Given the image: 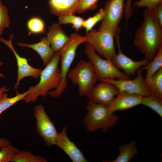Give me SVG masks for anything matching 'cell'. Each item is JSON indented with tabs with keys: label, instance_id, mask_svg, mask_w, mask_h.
Segmentation results:
<instances>
[{
	"label": "cell",
	"instance_id": "6da1fadb",
	"mask_svg": "<svg viewBox=\"0 0 162 162\" xmlns=\"http://www.w3.org/2000/svg\"><path fill=\"white\" fill-rule=\"evenodd\" d=\"M143 15V20L136 32L133 43L151 61L162 47V28L151 10L145 9Z\"/></svg>",
	"mask_w": 162,
	"mask_h": 162
},
{
	"label": "cell",
	"instance_id": "7a4b0ae2",
	"mask_svg": "<svg viewBox=\"0 0 162 162\" xmlns=\"http://www.w3.org/2000/svg\"><path fill=\"white\" fill-rule=\"evenodd\" d=\"M60 59V52H55L51 61L42 69L39 83L33 86L31 91L23 99L25 103L35 102L40 95L46 98L50 90L59 87L62 82L61 72L58 66Z\"/></svg>",
	"mask_w": 162,
	"mask_h": 162
},
{
	"label": "cell",
	"instance_id": "3957f363",
	"mask_svg": "<svg viewBox=\"0 0 162 162\" xmlns=\"http://www.w3.org/2000/svg\"><path fill=\"white\" fill-rule=\"evenodd\" d=\"M86 109L88 112L84 123L89 132L101 129L105 133L109 128L114 127L118 121V117L109 106L88 100Z\"/></svg>",
	"mask_w": 162,
	"mask_h": 162
},
{
	"label": "cell",
	"instance_id": "277c9868",
	"mask_svg": "<svg viewBox=\"0 0 162 162\" xmlns=\"http://www.w3.org/2000/svg\"><path fill=\"white\" fill-rule=\"evenodd\" d=\"M69 37L70 40L59 51L62 82L57 88L49 92L48 95L53 98L58 97L65 91L68 85L67 75L74 59L77 49L80 44L86 42L85 36L72 33Z\"/></svg>",
	"mask_w": 162,
	"mask_h": 162
},
{
	"label": "cell",
	"instance_id": "5b68a950",
	"mask_svg": "<svg viewBox=\"0 0 162 162\" xmlns=\"http://www.w3.org/2000/svg\"><path fill=\"white\" fill-rule=\"evenodd\" d=\"M86 54L92 63L94 72L100 80L103 79H130V76L121 71L113 64L112 60L104 59L96 54L94 48L87 43L85 46Z\"/></svg>",
	"mask_w": 162,
	"mask_h": 162
},
{
	"label": "cell",
	"instance_id": "8992f818",
	"mask_svg": "<svg viewBox=\"0 0 162 162\" xmlns=\"http://www.w3.org/2000/svg\"><path fill=\"white\" fill-rule=\"evenodd\" d=\"M67 79L78 86V93L81 96L86 95L99 80L95 75L90 61L80 60L76 66L69 72Z\"/></svg>",
	"mask_w": 162,
	"mask_h": 162
},
{
	"label": "cell",
	"instance_id": "52a82bcc",
	"mask_svg": "<svg viewBox=\"0 0 162 162\" xmlns=\"http://www.w3.org/2000/svg\"><path fill=\"white\" fill-rule=\"evenodd\" d=\"M86 42L100 56L112 60L116 55L114 35L105 31L92 29L86 32Z\"/></svg>",
	"mask_w": 162,
	"mask_h": 162
},
{
	"label": "cell",
	"instance_id": "ba28073f",
	"mask_svg": "<svg viewBox=\"0 0 162 162\" xmlns=\"http://www.w3.org/2000/svg\"><path fill=\"white\" fill-rule=\"evenodd\" d=\"M124 0H108L103 9L104 17L98 30L108 32L114 36L124 12Z\"/></svg>",
	"mask_w": 162,
	"mask_h": 162
},
{
	"label": "cell",
	"instance_id": "9c48e42d",
	"mask_svg": "<svg viewBox=\"0 0 162 162\" xmlns=\"http://www.w3.org/2000/svg\"><path fill=\"white\" fill-rule=\"evenodd\" d=\"M34 116L36 119V131L43 139L45 145L48 146L55 145L58 132L42 104L35 106Z\"/></svg>",
	"mask_w": 162,
	"mask_h": 162
},
{
	"label": "cell",
	"instance_id": "30bf717a",
	"mask_svg": "<svg viewBox=\"0 0 162 162\" xmlns=\"http://www.w3.org/2000/svg\"><path fill=\"white\" fill-rule=\"evenodd\" d=\"M137 75L133 80L130 79H103L100 81L108 82L115 86L119 92L126 91L136 94L143 97L152 95L146 84L145 79L142 76V70L139 68L137 70Z\"/></svg>",
	"mask_w": 162,
	"mask_h": 162
},
{
	"label": "cell",
	"instance_id": "8fae6325",
	"mask_svg": "<svg viewBox=\"0 0 162 162\" xmlns=\"http://www.w3.org/2000/svg\"><path fill=\"white\" fill-rule=\"evenodd\" d=\"M86 94L88 100L95 103L109 106L118 93V88L108 82L100 81Z\"/></svg>",
	"mask_w": 162,
	"mask_h": 162
},
{
	"label": "cell",
	"instance_id": "7c38bea8",
	"mask_svg": "<svg viewBox=\"0 0 162 162\" xmlns=\"http://www.w3.org/2000/svg\"><path fill=\"white\" fill-rule=\"evenodd\" d=\"M121 28L119 27L115 36L118 49V52L112 59V61L115 66L118 70H123L129 76H135L136 71L142 66H145L150 61L145 58L142 61H134L124 55L122 52L120 44V35Z\"/></svg>",
	"mask_w": 162,
	"mask_h": 162
},
{
	"label": "cell",
	"instance_id": "4fadbf2b",
	"mask_svg": "<svg viewBox=\"0 0 162 162\" xmlns=\"http://www.w3.org/2000/svg\"><path fill=\"white\" fill-rule=\"evenodd\" d=\"M13 36V34L10 35L9 40L0 37V41L10 48L16 58L18 67L17 77L16 82L13 89H16L20 84V81L24 78L31 76L34 79H37L40 77L42 69L36 68L31 66L28 63L27 59L21 57L17 53L12 44Z\"/></svg>",
	"mask_w": 162,
	"mask_h": 162
},
{
	"label": "cell",
	"instance_id": "5bb4252c",
	"mask_svg": "<svg viewBox=\"0 0 162 162\" xmlns=\"http://www.w3.org/2000/svg\"><path fill=\"white\" fill-rule=\"evenodd\" d=\"M67 128L64 127L58 133L55 145L61 148L73 162H87L82 152L68 137Z\"/></svg>",
	"mask_w": 162,
	"mask_h": 162
},
{
	"label": "cell",
	"instance_id": "9a60e30c",
	"mask_svg": "<svg viewBox=\"0 0 162 162\" xmlns=\"http://www.w3.org/2000/svg\"><path fill=\"white\" fill-rule=\"evenodd\" d=\"M143 97L126 91L119 92L109 107L114 112L126 110L141 104Z\"/></svg>",
	"mask_w": 162,
	"mask_h": 162
},
{
	"label": "cell",
	"instance_id": "2e32d148",
	"mask_svg": "<svg viewBox=\"0 0 162 162\" xmlns=\"http://www.w3.org/2000/svg\"><path fill=\"white\" fill-rule=\"evenodd\" d=\"M61 25L58 23H55L50 26L46 37L55 52L59 51L70 39Z\"/></svg>",
	"mask_w": 162,
	"mask_h": 162
},
{
	"label": "cell",
	"instance_id": "e0dca14e",
	"mask_svg": "<svg viewBox=\"0 0 162 162\" xmlns=\"http://www.w3.org/2000/svg\"><path fill=\"white\" fill-rule=\"evenodd\" d=\"M81 0H48L50 13L58 17L75 14Z\"/></svg>",
	"mask_w": 162,
	"mask_h": 162
},
{
	"label": "cell",
	"instance_id": "ac0fdd59",
	"mask_svg": "<svg viewBox=\"0 0 162 162\" xmlns=\"http://www.w3.org/2000/svg\"><path fill=\"white\" fill-rule=\"evenodd\" d=\"M17 45L22 47H27L37 52L40 56L45 66L47 65L52 59L55 52L50 46V44L46 37L40 39L37 43L28 44L18 42Z\"/></svg>",
	"mask_w": 162,
	"mask_h": 162
},
{
	"label": "cell",
	"instance_id": "d6986e66",
	"mask_svg": "<svg viewBox=\"0 0 162 162\" xmlns=\"http://www.w3.org/2000/svg\"><path fill=\"white\" fill-rule=\"evenodd\" d=\"M120 152L117 157L112 162H129L138 153L136 142L131 141L128 143L119 146Z\"/></svg>",
	"mask_w": 162,
	"mask_h": 162
},
{
	"label": "cell",
	"instance_id": "ffe728a7",
	"mask_svg": "<svg viewBox=\"0 0 162 162\" xmlns=\"http://www.w3.org/2000/svg\"><path fill=\"white\" fill-rule=\"evenodd\" d=\"M145 80L151 94L162 98V68Z\"/></svg>",
	"mask_w": 162,
	"mask_h": 162
},
{
	"label": "cell",
	"instance_id": "44dd1931",
	"mask_svg": "<svg viewBox=\"0 0 162 162\" xmlns=\"http://www.w3.org/2000/svg\"><path fill=\"white\" fill-rule=\"evenodd\" d=\"M33 86H31L27 91L22 94L16 92V95L13 97H8V94L4 93L0 99V114L17 102L22 100L31 91Z\"/></svg>",
	"mask_w": 162,
	"mask_h": 162
},
{
	"label": "cell",
	"instance_id": "7402d4cb",
	"mask_svg": "<svg viewBox=\"0 0 162 162\" xmlns=\"http://www.w3.org/2000/svg\"><path fill=\"white\" fill-rule=\"evenodd\" d=\"M162 68V47H161L152 60L142 69L146 71V79L151 77L160 68Z\"/></svg>",
	"mask_w": 162,
	"mask_h": 162
},
{
	"label": "cell",
	"instance_id": "603a6c76",
	"mask_svg": "<svg viewBox=\"0 0 162 162\" xmlns=\"http://www.w3.org/2000/svg\"><path fill=\"white\" fill-rule=\"evenodd\" d=\"M46 159L31 152L19 150L14 155L11 162H46Z\"/></svg>",
	"mask_w": 162,
	"mask_h": 162
},
{
	"label": "cell",
	"instance_id": "cb8c5ba5",
	"mask_svg": "<svg viewBox=\"0 0 162 162\" xmlns=\"http://www.w3.org/2000/svg\"><path fill=\"white\" fill-rule=\"evenodd\" d=\"M141 104L147 106L162 117V98L152 95L147 97H143Z\"/></svg>",
	"mask_w": 162,
	"mask_h": 162
},
{
	"label": "cell",
	"instance_id": "d4e9b609",
	"mask_svg": "<svg viewBox=\"0 0 162 162\" xmlns=\"http://www.w3.org/2000/svg\"><path fill=\"white\" fill-rule=\"evenodd\" d=\"M58 23L62 24H71L72 27L77 32L82 27V24L85 20L80 16H77L75 14H69L63 15L58 17Z\"/></svg>",
	"mask_w": 162,
	"mask_h": 162
},
{
	"label": "cell",
	"instance_id": "484cf974",
	"mask_svg": "<svg viewBox=\"0 0 162 162\" xmlns=\"http://www.w3.org/2000/svg\"><path fill=\"white\" fill-rule=\"evenodd\" d=\"M27 26L30 34L46 33L45 23L40 18L34 17L28 21Z\"/></svg>",
	"mask_w": 162,
	"mask_h": 162
},
{
	"label": "cell",
	"instance_id": "4316f807",
	"mask_svg": "<svg viewBox=\"0 0 162 162\" xmlns=\"http://www.w3.org/2000/svg\"><path fill=\"white\" fill-rule=\"evenodd\" d=\"M19 150L11 144L0 148V162H11L14 154Z\"/></svg>",
	"mask_w": 162,
	"mask_h": 162
},
{
	"label": "cell",
	"instance_id": "83f0119b",
	"mask_svg": "<svg viewBox=\"0 0 162 162\" xmlns=\"http://www.w3.org/2000/svg\"><path fill=\"white\" fill-rule=\"evenodd\" d=\"M104 10L101 8L94 15L85 20L82 27L85 28L86 32L91 31L97 23L102 21L104 18Z\"/></svg>",
	"mask_w": 162,
	"mask_h": 162
},
{
	"label": "cell",
	"instance_id": "f1b7e54d",
	"mask_svg": "<svg viewBox=\"0 0 162 162\" xmlns=\"http://www.w3.org/2000/svg\"><path fill=\"white\" fill-rule=\"evenodd\" d=\"M10 23L8 9L0 0V37L5 28L10 27Z\"/></svg>",
	"mask_w": 162,
	"mask_h": 162
},
{
	"label": "cell",
	"instance_id": "f546056e",
	"mask_svg": "<svg viewBox=\"0 0 162 162\" xmlns=\"http://www.w3.org/2000/svg\"><path fill=\"white\" fill-rule=\"evenodd\" d=\"M98 0H81L76 13L82 14L88 10H94L97 8Z\"/></svg>",
	"mask_w": 162,
	"mask_h": 162
},
{
	"label": "cell",
	"instance_id": "4dcf8cb0",
	"mask_svg": "<svg viewBox=\"0 0 162 162\" xmlns=\"http://www.w3.org/2000/svg\"><path fill=\"white\" fill-rule=\"evenodd\" d=\"M162 3V0H139L134 3L133 6L136 8L146 7L151 10L158 4Z\"/></svg>",
	"mask_w": 162,
	"mask_h": 162
},
{
	"label": "cell",
	"instance_id": "1f68e13d",
	"mask_svg": "<svg viewBox=\"0 0 162 162\" xmlns=\"http://www.w3.org/2000/svg\"><path fill=\"white\" fill-rule=\"evenodd\" d=\"M151 10L158 23L162 28V3L157 5Z\"/></svg>",
	"mask_w": 162,
	"mask_h": 162
},
{
	"label": "cell",
	"instance_id": "d6a6232c",
	"mask_svg": "<svg viewBox=\"0 0 162 162\" xmlns=\"http://www.w3.org/2000/svg\"><path fill=\"white\" fill-rule=\"evenodd\" d=\"M133 0H127L124 4V13L126 21L127 22L132 15L133 9L131 6Z\"/></svg>",
	"mask_w": 162,
	"mask_h": 162
},
{
	"label": "cell",
	"instance_id": "836d02e7",
	"mask_svg": "<svg viewBox=\"0 0 162 162\" xmlns=\"http://www.w3.org/2000/svg\"><path fill=\"white\" fill-rule=\"evenodd\" d=\"M11 144L9 140L5 138H0V148L6 145Z\"/></svg>",
	"mask_w": 162,
	"mask_h": 162
},
{
	"label": "cell",
	"instance_id": "e575fe53",
	"mask_svg": "<svg viewBox=\"0 0 162 162\" xmlns=\"http://www.w3.org/2000/svg\"><path fill=\"white\" fill-rule=\"evenodd\" d=\"M8 89L5 86H3L0 88V99L3 96L6 92L8 91Z\"/></svg>",
	"mask_w": 162,
	"mask_h": 162
},
{
	"label": "cell",
	"instance_id": "d590c367",
	"mask_svg": "<svg viewBox=\"0 0 162 162\" xmlns=\"http://www.w3.org/2000/svg\"><path fill=\"white\" fill-rule=\"evenodd\" d=\"M4 62H0V67L3 64ZM0 77L2 78H4L5 75L3 74L0 72Z\"/></svg>",
	"mask_w": 162,
	"mask_h": 162
}]
</instances>
